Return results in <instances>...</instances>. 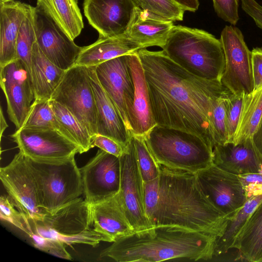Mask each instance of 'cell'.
Instances as JSON below:
<instances>
[{
  "label": "cell",
  "mask_w": 262,
  "mask_h": 262,
  "mask_svg": "<svg viewBox=\"0 0 262 262\" xmlns=\"http://www.w3.org/2000/svg\"><path fill=\"white\" fill-rule=\"evenodd\" d=\"M157 125L198 135L212 148V111L227 90L219 80L199 78L172 61L162 51L137 52Z\"/></svg>",
  "instance_id": "1"
},
{
  "label": "cell",
  "mask_w": 262,
  "mask_h": 262,
  "mask_svg": "<svg viewBox=\"0 0 262 262\" xmlns=\"http://www.w3.org/2000/svg\"><path fill=\"white\" fill-rule=\"evenodd\" d=\"M159 164V177L143 182L145 212L152 227L170 226L221 237L230 219L206 198L196 173Z\"/></svg>",
  "instance_id": "2"
},
{
  "label": "cell",
  "mask_w": 262,
  "mask_h": 262,
  "mask_svg": "<svg viewBox=\"0 0 262 262\" xmlns=\"http://www.w3.org/2000/svg\"><path fill=\"white\" fill-rule=\"evenodd\" d=\"M216 239L173 227H154L116 241L99 257L117 262L207 260L213 257Z\"/></svg>",
  "instance_id": "3"
},
{
  "label": "cell",
  "mask_w": 262,
  "mask_h": 262,
  "mask_svg": "<svg viewBox=\"0 0 262 262\" xmlns=\"http://www.w3.org/2000/svg\"><path fill=\"white\" fill-rule=\"evenodd\" d=\"M162 49L189 73L205 80H221L225 66L224 53L220 40L211 33L174 26Z\"/></svg>",
  "instance_id": "4"
},
{
  "label": "cell",
  "mask_w": 262,
  "mask_h": 262,
  "mask_svg": "<svg viewBox=\"0 0 262 262\" xmlns=\"http://www.w3.org/2000/svg\"><path fill=\"white\" fill-rule=\"evenodd\" d=\"M144 137L156 161L166 167L196 173L213 164V148L194 134L156 125Z\"/></svg>",
  "instance_id": "5"
},
{
  "label": "cell",
  "mask_w": 262,
  "mask_h": 262,
  "mask_svg": "<svg viewBox=\"0 0 262 262\" xmlns=\"http://www.w3.org/2000/svg\"><path fill=\"white\" fill-rule=\"evenodd\" d=\"M29 222L33 233L66 245L84 244L94 247L101 242L113 243L109 236L93 228L90 206L81 197L46 213L41 221Z\"/></svg>",
  "instance_id": "6"
},
{
  "label": "cell",
  "mask_w": 262,
  "mask_h": 262,
  "mask_svg": "<svg viewBox=\"0 0 262 262\" xmlns=\"http://www.w3.org/2000/svg\"><path fill=\"white\" fill-rule=\"evenodd\" d=\"M29 163L37 185L40 206L51 213L80 198L83 185L75 157L57 162Z\"/></svg>",
  "instance_id": "7"
},
{
  "label": "cell",
  "mask_w": 262,
  "mask_h": 262,
  "mask_svg": "<svg viewBox=\"0 0 262 262\" xmlns=\"http://www.w3.org/2000/svg\"><path fill=\"white\" fill-rule=\"evenodd\" d=\"M50 100L67 108L91 137L97 134L96 103L87 67L74 65L67 70Z\"/></svg>",
  "instance_id": "8"
},
{
  "label": "cell",
  "mask_w": 262,
  "mask_h": 262,
  "mask_svg": "<svg viewBox=\"0 0 262 262\" xmlns=\"http://www.w3.org/2000/svg\"><path fill=\"white\" fill-rule=\"evenodd\" d=\"M0 179L15 207L29 221L43 220L45 213L40 206L37 185L28 158L21 151L0 169Z\"/></svg>",
  "instance_id": "9"
},
{
  "label": "cell",
  "mask_w": 262,
  "mask_h": 262,
  "mask_svg": "<svg viewBox=\"0 0 262 262\" xmlns=\"http://www.w3.org/2000/svg\"><path fill=\"white\" fill-rule=\"evenodd\" d=\"M220 40L225 59L222 83L234 94L252 93L254 89L251 51L244 40L242 31L233 25H227L221 32Z\"/></svg>",
  "instance_id": "10"
},
{
  "label": "cell",
  "mask_w": 262,
  "mask_h": 262,
  "mask_svg": "<svg viewBox=\"0 0 262 262\" xmlns=\"http://www.w3.org/2000/svg\"><path fill=\"white\" fill-rule=\"evenodd\" d=\"M10 137L19 151L36 162H62L80 154L75 143L55 130L20 128Z\"/></svg>",
  "instance_id": "11"
},
{
  "label": "cell",
  "mask_w": 262,
  "mask_h": 262,
  "mask_svg": "<svg viewBox=\"0 0 262 262\" xmlns=\"http://www.w3.org/2000/svg\"><path fill=\"white\" fill-rule=\"evenodd\" d=\"M80 170L84 199L89 205L104 201L119 192L121 182L119 157L99 149Z\"/></svg>",
  "instance_id": "12"
},
{
  "label": "cell",
  "mask_w": 262,
  "mask_h": 262,
  "mask_svg": "<svg viewBox=\"0 0 262 262\" xmlns=\"http://www.w3.org/2000/svg\"><path fill=\"white\" fill-rule=\"evenodd\" d=\"M120 158L121 182L119 194L127 218L135 232L151 228L145 212L143 181L132 137Z\"/></svg>",
  "instance_id": "13"
},
{
  "label": "cell",
  "mask_w": 262,
  "mask_h": 262,
  "mask_svg": "<svg viewBox=\"0 0 262 262\" xmlns=\"http://www.w3.org/2000/svg\"><path fill=\"white\" fill-rule=\"evenodd\" d=\"M196 174L206 198L230 220L247 201L238 175L222 170L214 164L198 172Z\"/></svg>",
  "instance_id": "14"
},
{
  "label": "cell",
  "mask_w": 262,
  "mask_h": 262,
  "mask_svg": "<svg viewBox=\"0 0 262 262\" xmlns=\"http://www.w3.org/2000/svg\"><path fill=\"white\" fill-rule=\"evenodd\" d=\"M0 68V84L6 99L7 113L18 129L34 100L31 73L18 58Z\"/></svg>",
  "instance_id": "15"
},
{
  "label": "cell",
  "mask_w": 262,
  "mask_h": 262,
  "mask_svg": "<svg viewBox=\"0 0 262 262\" xmlns=\"http://www.w3.org/2000/svg\"><path fill=\"white\" fill-rule=\"evenodd\" d=\"M128 55L98 64L95 66V71L101 85L115 103L130 130L135 86L128 64Z\"/></svg>",
  "instance_id": "16"
},
{
  "label": "cell",
  "mask_w": 262,
  "mask_h": 262,
  "mask_svg": "<svg viewBox=\"0 0 262 262\" xmlns=\"http://www.w3.org/2000/svg\"><path fill=\"white\" fill-rule=\"evenodd\" d=\"M34 24L36 42L49 60L64 71L73 67L81 47L51 17L36 7Z\"/></svg>",
  "instance_id": "17"
},
{
  "label": "cell",
  "mask_w": 262,
  "mask_h": 262,
  "mask_svg": "<svg viewBox=\"0 0 262 262\" xmlns=\"http://www.w3.org/2000/svg\"><path fill=\"white\" fill-rule=\"evenodd\" d=\"M137 6L133 0H84L83 11L89 24L99 36L125 34Z\"/></svg>",
  "instance_id": "18"
},
{
  "label": "cell",
  "mask_w": 262,
  "mask_h": 262,
  "mask_svg": "<svg viewBox=\"0 0 262 262\" xmlns=\"http://www.w3.org/2000/svg\"><path fill=\"white\" fill-rule=\"evenodd\" d=\"M88 68L96 103L97 134L108 137L126 147L132 134L115 103L101 85L95 66Z\"/></svg>",
  "instance_id": "19"
},
{
  "label": "cell",
  "mask_w": 262,
  "mask_h": 262,
  "mask_svg": "<svg viewBox=\"0 0 262 262\" xmlns=\"http://www.w3.org/2000/svg\"><path fill=\"white\" fill-rule=\"evenodd\" d=\"M128 64L135 86L130 131L133 135L144 136L157 124L152 113L144 70L136 53L128 55Z\"/></svg>",
  "instance_id": "20"
},
{
  "label": "cell",
  "mask_w": 262,
  "mask_h": 262,
  "mask_svg": "<svg viewBox=\"0 0 262 262\" xmlns=\"http://www.w3.org/2000/svg\"><path fill=\"white\" fill-rule=\"evenodd\" d=\"M213 164L236 175L258 172L262 169L251 138L236 144H215L213 148Z\"/></svg>",
  "instance_id": "21"
},
{
  "label": "cell",
  "mask_w": 262,
  "mask_h": 262,
  "mask_svg": "<svg viewBox=\"0 0 262 262\" xmlns=\"http://www.w3.org/2000/svg\"><path fill=\"white\" fill-rule=\"evenodd\" d=\"M90 210L93 228L109 236L113 243L135 232L127 218L119 192L104 201L91 205Z\"/></svg>",
  "instance_id": "22"
},
{
  "label": "cell",
  "mask_w": 262,
  "mask_h": 262,
  "mask_svg": "<svg viewBox=\"0 0 262 262\" xmlns=\"http://www.w3.org/2000/svg\"><path fill=\"white\" fill-rule=\"evenodd\" d=\"M29 6L17 0H0V68L17 59V38Z\"/></svg>",
  "instance_id": "23"
},
{
  "label": "cell",
  "mask_w": 262,
  "mask_h": 262,
  "mask_svg": "<svg viewBox=\"0 0 262 262\" xmlns=\"http://www.w3.org/2000/svg\"><path fill=\"white\" fill-rule=\"evenodd\" d=\"M143 49L125 34L113 36H99L92 44L81 47L75 65L96 66L117 57L136 53Z\"/></svg>",
  "instance_id": "24"
},
{
  "label": "cell",
  "mask_w": 262,
  "mask_h": 262,
  "mask_svg": "<svg viewBox=\"0 0 262 262\" xmlns=\"http://www.w3.org/2000/svg\"><path fill=\"white\" fill-rule=\"evenodd\" d=\"M174 26L173 22L157 17L137 7L132 21L125 33L143 48H162Z\"/></svg>",
  "instance_id": "25"
},
{
  "label": "cell",
  "mask_w": 262,
  "mask_h": 262,
  "mask_svg": "<svg viewBox=\"0 0 262 262\" xmlns=\"http://www.w3.org/2000/svg\"><path fill=\"white\" fill-rule=\"evenodd\" d=\"M66 71L50 61L36 42L34 43L31 62L34 99L50 100Z\"/></svg>",
  "instance_id": "26"
},
{
  "label": "cell",
  "mask_w": 262,
  "mask_h": 262,
  "mask_svg": "<svg viewBox=\"0 0 262 262\" xmlns=\"http://www.w3.org/2000/svg\"><path fill=\"white\" fill-rule=\"evenodd\" d=\"M77 0H37L36 7L51 17L74 40L84 27Z\"/></svg>",
  "instance_id": "27"
},
{
  "label": "cell",
  "mask_w": 262,
  "mask_h": 262,
  "mask_svg": "<svg viewBox=\"0 0 262 262\" xmlns=\"http://www.w3.org/2000/svg\"><path fill=\"white\" fill-rule=\"evenodd\" d=\"M245 260L262 262V201L236 235L232 248Z\"/></svg>",
  "instance_id": "28"
},
{
  "label": "cell",
  "mask_w": 262,
  "mask_h": 262,
  "mask_svg": "<svg viewBox=\"0 0 262 262\" xmlns=\"http://www.w3.org/2000/svg\"><path fill=\"white\" fill-rule=\"evenodd\" d=\"M262 116V85L245 94L233 143H242L251 138Z\"/></svg>",
  "instance_id": "29"
},
{
  "label": "cell",
  "mask_w": 262,
  "mask_h": 262,
  "mask_svg": "<svg viewBox=\"0 0 262 262\" xmlns=\"http://www.w3.org/2000/svg\"><path fill=\"white\" fill-rule=\"evenodd\" d=\"M262 201V193L247 200L244 206L228 221L224 234L216 240L213 256L226 253L231 249L234 238L256 207Z\"/></svg>",
  "instance_id": "30"
},
{
  "label": "cell",
  "mask_w": 262,
  "mask_h": 262,
  "mask_svg": "<svg viewBox=\"0 0 262 262\" xmlns=\"http://www.w3.org/2000/svg\"><path fill=\"white\" fill-rule=\"evenodd\" d=\"M20 128L55 130L75 143L57 119L50 105V100L34 99Z\"/></svg>",
  "instance_id": "31"
},
{
  "label": "cell",
  "mask_w": 262,
  "mask_h": 262,
  "mask_svg": "<svg viewBox=\"0 0 262 262\" xmlns=\"http://www.w3.org/2000/svg\"><path fill=\"white\" fill-rule=\"evenodd\" d=\"M50 105L57 119L80 148V154L93 148L92 137L86 128L64 106L53 100Z\"/></svg>",
  "instance_id": "32"
},
{
  "label": "cell",
  "mask_w": 262,
  "mask_h": 262,
  "mask_svg": "<svg viewBox=\"0 0 262 262\" xmlns=\"http://www.w3.org/2000/svg\"><path fill=\"white\" fill-rule=\"evenodd\" d=\"M34 9L35 7L30 5L16 40L17 58L21 59L26 64L30 73L32 51L36 42Z\"/></svg>",
  "instance_id": "33"
},
{
  "label": "cell",
  "mask_w": 262,
  "mask_h": 262,
  "mask_svg": "<svg viewBox=\"0 0 262 262\" xmlns=\"http://www.w3.org/2000/svg\"><path fill=\"white\" fill-rule=\"evenodd\" d=\"M138 168L143 182L157 178L159 164L149 150L144 136L132 135Z\"/></svg>",
  "instance_id": "34"
},
{
  "label": "cell",
  "mask_w": 262,
  "mask_h": 262,
  "mask_svg": "<svg viewBox=\"0 0 262 262\" xmlns=\"http://www.w3.org/2000/svg\"><path fill=\"white\" fill-rule=\"evenodd\" d=\"M137 7L173 22L183 20L186 10L174 0H133Z\"/></svg>",
  "instance_id": "35"
},
{
  "label": "cell",
  "mask_w": 262,
  "mask_h": 262,
  "mask_svg": "<svg viewBox=\"0 0 262 262\" xmlns=\"http://www.w3.org/2000/svg\"><path fill=\"white\" fill-rule=\"evenodd\" d=\"M245 93L234 94L229 90L226 100V126L228 142H233L241 116Z\"/></svg>",
  "instance_id": "36"
},
{
  "label": "cell",
  "mask_w": 262,
  "mask_h": 262,
  "mask_svg": "<svg viewBox=\"0 0 262 262\" xmlns=\"http://www.w3.org/2000/svg\"><path fill=\"white\" fill-rule=\"evenodd\" d=\"M0 216L2 220L11 224L29 237L32 235L29 220L15 207L10 198L5 195L0 198Z\"/></svg>",
  "instance_id": "37"
},
{
  "label": "cell",
  "mask_w": 262,
  "mask_h": 262,
  "mask_svg": "<svg viewBox=\"0 0 262 262\" xmlns=\"http://www.w3.org/2000/svg\"><path fill=\"white\" fill-rule=\"evenodd\" d=\"M228 91L218 99L212 111L211 124L214 145L228 142L226 126V100Z\"/></svg>",
  "instance_id": "38"
},
{
  "label": "cell",
  "mask_w": 262,
  "mask_h": 262,
  "mask_svg": "<svg viewBox=\"0 0 262 262\" xmlns=\"http://www.w3.org/2000/svg\"><path fill=\"white\" fill-rule=\"evenodd\" d=\"M30 238L36 248L59 258L72 259L71 255L66 249V244L63 242L45 238L34 233Z\"/></svg>",
  "instance_id": "39"
},
{
  "label": "cell",
  "mask_w": 262,
  "mask_h": 262,
  "mask_svg": "<svg viewBox=\"0 0 262 262\" xmlns=\"http://www.w3.org/2000/svg\"><path fill=\"white\" fill-rule=\"evenodd\" d=\"M217 16L231 25L235 26L239 18L238 0H212Z\"/></svg>",
  "instance_id": "40"
},
{
  "label": "cell",
  "mask_w": 262,
  "mask_h": 262,
  "mask_svg": "<svg viewBox=\"0 0 262 262\" xmlns=\"http://www.w3.org/2000/svg\"><path fill=\"white\" fill-rule=\"evenodd\" d=\"M244 188L247 200L262 193V169L258 172L238 175Z\"/></svg>",
  "instance_id": "41"
},
{
  "label": "cell",
  "mask_w": 262,
  "mask_h": 262,
  "mask_svg": "<svg viewBox=\"0 0 262 262\" xmlns=\"http://www.w3.org/2000/svg\"><path fill=\"white\" fill-rule=\"evenodd\" d=\"M92 146H96L109 154L120 157L126 147L122 145L115 140L101 135L97 134L92 137Z\"/></svg>",
  "instance_id": "42"
},
{
  "label": "cell",
  "mask_w": 262,
  "mask_h": 262,
  "mask_svg": "<svg viewBox=\"0 0 262 262\" xmlns=\"http://www.w3.org/2000/svg\"><path fill=\"white\" fill-rule=\"evenodd\" d=\"M251 65L254 89L256 90L262 85V48H255L251 51Z\"/></svg>",
  "instance_id": "43"
},
{
  "label": "cell",
  "mask_w": 262,
  "mask_h": 262,
  "mask_svg": "<svg viewBox=\"0 0 262 262\" xmlns=\"http://www.w3.org/2000/svg\"><path fill=\"white\" fill-rule=\"evenodd\" d=\"M242 8L254 21L256 25L262 29V6L256 0H241Z\"/></svg>",
  "instance_id": "44"
},
{
  "label": "cell",
  "mask_w": 262,
  "mask_h": 262,
  "mask_svg": "<svg viewBox=\"0 0 262 262\" xmlns=\"http://www.w3.org/2000/svg\"><path fill=\"white\" fill-rule=\"evenodd\" d=\"M251 140L256 154L262 163V116Z\"/></svg>",
  "instance_id": "45"
},
{
  "label": "cell",
  "mask_w": 262,
  "mask_h": 262,
  "mask_svg": "<svg viewBox=\"0 0 262 262\" xmlns=\"http://www.w3.org/2000/svg\"><path fill=\"white\" fill-rule=\"evenodd\" d=\"M181 5L186 11L195 12L199 7V0H174Z\"/></svg>",
  "instance_id": "46"
},
{
  "label": "cell",
  "mask_w": 262,
  "mask_h": 262,
  "mask_svg": "<svg viewBox=\"0 0 262 262\" xmlns=\"http://www.w3.org/2000/svg\"><path fill=\"white\" fill-rule=\"evenodd\" d=\"M8 127V125L7 123L5 118L4 117V115L2 107H1L0 111V129H1V138L2 137V135L6 130V129Z\"/></svg>",
  "instance_id": "47"
},
{
  "label": "cell",
  "mask_w": 262,
  "mask_h": 262,
  "mask_svg": "<svg viewBox=\"0 0 262 262\" xmlns=\"http://www.w3.org/2000/svg\"></svg>",
  "instance_id": "48"
}]
</instances>
